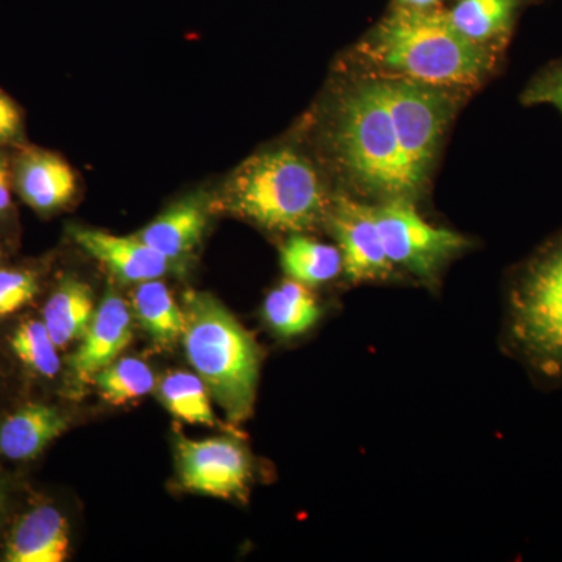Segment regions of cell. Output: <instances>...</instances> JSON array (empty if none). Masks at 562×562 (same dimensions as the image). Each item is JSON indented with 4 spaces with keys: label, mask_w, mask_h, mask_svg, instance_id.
I'll return each mask as SVG.
<instances>
[{
    "label": "cell",
    "mask_w": 562,
    "mask_h": 562,
    "mask_svg": "<svg viewBox=\"0 0 562 562\" xmlns=\"http://www.w3.org/2000/svg\"><path fill=\"white\" fill-rule=\"evenodd\" d=\"M330 203L312 162L299 151L277 149L243 162L216 206L268 231L301 233L327 221Z\"/></svg>",
    "instance_id": "3957f363"
},
{
    "label": "cell",
    "mask_w": 562,
    "mask_h": 562,
    "mask_svg": "<svg viewBox=\"0 0 562 562\" xmlns=\"http://www.w3.org/2000/svg\"><path fill=\"white\" fill-rule=\"evenodd\" d=\"M10 169L14 194L43 216L65 209L76 195V172L55 151L21 144L10 149Z\"/></svg>",
    "instance_id": "30bf717a"
},
{
    "label": "cell",
    "mask_w": 562,
    "mask_h": 562,
    "mask_svg": "<svg viewBox=\"0 0 562 562\" xmlns=\"http://www.w3.org/2000/svg\"><path fill=\"white\" fill-rule=\"evenodd\" d=\"M536 2L539 0H453L443 13L465 40L498 52L512 38L522 11Z\"/></svg>",
    "instance_id": "4fadbf2b"
},
{
    "label": "cell",
    "mask_w": 562,
    "mask_h": 562,
    "mask_svg": "<svg viewBox=\"0 0 562 562\" xmlns=\"http://www.w3.org/2000/svg\"><path fill=\"white\" fill-rule=\"evenodd\" d=\"M357 50L375 76L460 91L486 80L498 54L454 31L443 9H409L398 3Z\"/></svg>",
    "instance_id": "6da1fadb"
},
{
    "label": "cell",
    "mask_w": 562,
    "mask_h": 562,
    "mask_svg": "<svg viewBox=\"0 0 562 562\" xmlns=\"http://www.w3.org/2000/svg\"><path fill=\"white\" fill-rule=\"evenodd\" d=\"M333 160L355 194L414 202L425 191L403 154L397 127L379 76L355 80L333 105Z\"/></svg>",
    "instance_id": "7a4b0ae2"
},
{
    "label": "cell",
    "mask_w": 562,
    "mask_h": 562,
    "mask_svg": "<svg viewBox=\"0 0 562 562\" xmlns=\"http://www.w3.org/2000/svg\"><path fill=\"white\" fill-rule=\"evenodd\" d=\"M262 313L272 330L284 338L308 331L321 317L319 303L308 286L291 279L269 292Z\"/></svg>",
    "instance_id": "ffe728a7"
},
{
    "label": "cell",
    "mask_w": 562,
    "mask_h": 562,
    "mask_svg": "<svg viewBox=\"0 0 562 562\" xmlns=\"http://www.w3.org/2000/svg\"><path fill=\"white\" fill-rule=\"evenodd\" d=\"M160 397L166 408L187 424L214 425L209 390L201 376L172 372L160 383Z\"/></svg>",
    "instance_id": "44dd1931"
},
{
    "label": "cell",
    "mask_w": 562,
    "mask_h": 562,
    "mask_svg": "<svg viewBox=\"0 0 562 562\" xmlns=\"http://www.w3.org/2000/svg\"><path fill=\"white\" fill-rule=\"evenodd\" d=\"M183 313L181 341L192 368L228 419L246 420L260 376L257 342L220 301L205 292H188Z\"/></svg>",
    "instance_id": "277c9868"
},
{
    "label": "cell",
    "mask_w": 562,
    "mask_h": 562,
    "mask_svg": "<svg viewBox=\"0 0 562 562\" xmlns=\"http://www.w3.org/2000/svg\"><path fill=\"white\" fill-rule=\"evenodd\" d=\"M508 331L532 371L562 380V233L517 273L509 292Z\"/></svg>",
    "instance_id": "5b68a950"
},
{
    "label": "cell",
    "mask_w": 562,
    "mask_h": 562,
    "mask_svg": "<svg viewBox=\"0 0 562 562\" xmlns=\"http://www.w3.org/2000/svg\"><path fill=\"white\" fill-rule=\"evenodd\" d=\"M69 528L65 516L49 505L21 517L7 546L10 562H61L68 557Z\"/></svg>",
    "instance_id": "5bb4252c"
},
{
    "label": "cell",
    "mask_w": 562,
    "mask_h": 562,
    "mask_svg": "<svg viewBox=\"0 0 562 562\" xmlns=\"http://www.w3.org/2000/svg\"><path fill=\"white\" fill-rule=\"evenodd\" d=\"M92 316L94 302L91 288L74 277L58 283L43 310L44 325L58 349L81 338Z\"/></svg>",
    "instance_id": "e0dca14e"
},
{
    "label": "cell",
    "mask_w": 562,
    "mask_h": 562,
    "mask_svg": "<svg viewBox=\"0 0 562 562\" xmlns=\"http://www.w3.org/2000/svg\"><path fill=\"white\" fill-rule=\"evenodd\" d=\"M133 310L140 327L160 346H172L183 336V308L177 305L171 291L161 281L138 283L133 292Z\"/></svg>",
    "instance_id": "ac0fdd59"
},
{
    "label": "cell",
    "mask_w": 562,
    "mask_h": 562,
    "mask_svg": "<svg viewBox=\"0 0 562 562\" xmlns=\"http://www.w3.org/2000/svg\"><path fill=\"white\" fill-rule=\"evenodd\" d=\"M525 105H552L562 113V60L539 72L524 92Z\"/></svg>",
    "instance_id": "d4e9b609"
},
{
    "label": "cell",
    "mask_w": 562,
    "mask_h": 562,
    "mask_svg": "<svg viewBox=\"0 0 562 562\" xmlns=\"http://www.w3.org/2000/svg\"><path fill=\"white\" fill-rule=\"evenodd\" d=\"M38 276L29 268L0 266V317L20 312L38 292Z\"/></svg>",
    "instance_id": "cb8c5ba5"
},
{
    "label": "cell",
    "mask_w": 562,
    "mask_h": 562,
    "mask_svg": "<svg viewBox=\"0 0 562 562\" xmlns=\"http://www.w3.org/2000/svg\"><path fill=\"white\" fill-rule=\"evenodd\" d=\"M25 143L24 111L0 88V147L14 149Z\"/></svg>",
    "instance_id": "484cf974"
},
{
    "label": "cell",
    "mask_w": 562,
    "mask_h": 562,
    "mask_svg": "<svg viewBox=\"0 0 562 562\" xmlns=\"http://www.w3.org/2000/svg\"><path fill=\"white\" fill-rule=\"evenodd\" d=\"M13 183H11L10 149L0 147V227L13 217Z\"/></svg>",
    "instance_id": "4316f807"
},
{
    "label": "cell",
    "mask_w": 562,
    "mask_h": 562,
    "mask_svg": "<svg viewBox=\"0 0 562 562\" xmlns=\"http://www.w3.org/2000/svg\"><path fill=\"white\" fill-rule=\"evenodd\" d=\"M206 220L209 209L201 198L184 199L169 206L136 236L172 261L191 254L199 246Z\"/></svg>",
    "instance_id": "2e32d148"
},
{
    "label": "cell",
    "mask_w": 562,
    "mask_h": 562,
    "mask_svg": "<svg viewBox=\"0 0 562 562\" xmlns=\"http://www.w3.org/2000/svg\"><path fill=\"white\" fill-rule=\"evenodd\" d=\"M327 222L338 239L347 279L353 283L391 279L395 268L384 251L373 205L351 195H336Z\"/></svg>",
    "instance_id": "ba28073f"
},
{
    "label": "cell",
    "mask_w": 562,
    "mask_h": 562,
    "mask_svg": "<svg viewBox=\"0 0 562 562\" xmlns=\"http://www.w3.org/2000/svg\"><path fill=\"white\" fill-rule=\"evenodd\" d=\"M443 0H395V3L409 9L431 10L442 9Z\"/></svg>",
    "instance_id": "83f0119b"
},
{
    "label": "cell",
    "mask_w": 562,
    "mask_h": 562,
    "mask_svg": "<svg viewBox=\"0 0 562 562\" xmlns=\"http://www.w3.org/2000/svg\"><path fill=\"white\" fill-rule=\"evenodd\" d=\"M281 266L291 280L317 286L335 280L344 271L339 247L294 235L281 249Z\"/></svg>",
    "instance_id": "d6986e66"
},
{
    "label": "cell",
    "mask_w": 562,
    "mask_h": 562,
    "mask_svg": "<svg viewBox=\"0 0 562 562\" xmlns=\"http://www.w3.org/2000/svg\"><path fill=\"white\" fill-rule=\"evenodd\" d=\"M77 246L105 266L114 277L128 283L158 280L171 269V260L138 236H117L91 228L70 231Z\"/></svg>",
    "instance_id": "7c38bea8"
},
{
    "label": "cell",
    "mask_w": 562,
    "mask_h": 562,
    "mask_svg": "<svg viewBox=\"0 0 562 562\" xmlns=\"http://www.w3.org/2000/svg\"><path fill=\"white\" fill-rule=\"evenodd\" d=\"M92 382L103 401L120 406L149 394L155 387V375L146 362L122 358L106 366Z\"/></svg>",
    "instance_id": "7402d4cb"
},
{
    "label": "cell",
    "mask_w": 562,
    "mask_h": 562,
    "mask_svg": "<svg viewBox=\"0 0 562 562\" xmlns=\"http://www.w3.org/2000/svg\"><path fill=\"white\" fill-rule=\"evenodd\" d=\"M373 216L392 266L416 279H438L443 266L468 246L458 233L425 221L414 202H380L373 205Z\"/></svg>",
    "instance_id": "52a82bcc"
},
{
    "label": "cell",
    "mask_w": 562,
    "mask_h": 562,
    "mask_svg": "<svg viewBox=\"0 0 562 562\" xmlns=\"http://www.w3.org/2000/svg\"><path fill=\"white\" fill-rule=\"evenodd\" d=\"M179 472L187 490L228 498L246 492L250 462L246 450L233 439H181Z\"/></svg>",
    "instance_id": "9c48e42d"
},
{
    "label": "cell",
    "mask_w": 562,
    "mask_h": 562,
    "mask_svg": "<svg viewBox=\"0 0 562 562\" xmlns=\"http://www.w3.org/2000/svg\"><path fill=\"white\" fill-rule=\"evenodd\" d=\"M132 341V313L120 295L110 292L81 336L79 349L70 358L77 383H91L99 372L116 361Z\"/></svg>",
    "instance_id": "8fae6325"
},
{
    "label": "cell",
    "mask_w": 562,
    "mask_h": 562,
    "mask_svg": "<svg viewBox=\"0 0 562 562\" xmlns=\"http://www.w3.org/2000/svg\"><path fill=\"white\" fill-rule=\"evenodd\" d=\"M66 428L68 419L58 409L32 403L0 425V454L13 461L33 460Z\"/></svg>",
    "instance_id": "9a60e30c"
},
{
    "label": "cell",
    "mask_w": 562,
    "mask_h": 562,
    "mask_svg": "<svg viewBox=\"0 0 562 562\" xmlns=\"http://www.w3.org/2000/svg\"><path fill=\"white\" fill-rule=\"evenodd\" d=\"M2 501H3V495H2V491H0V509H2Z\"/></svg>",
    "instance_id": "f546056e"
},
{
    "label": "cell",
    "mask_w": 562,
    "mask_h": 562,
    "mask_svg": "<svg viewBox=\"0 0 562 562\" xmlns=\"http://www.w3.org/2000/svg\"><path fill=\"white\" fill-rule=\"evenodd\" d=\"M11 349L29 369L46 379L60 372L58 347L43 321H27L11 336Z\"/></svg>",
    "instance_id": "603a6c76"
},
{
    "label": "cell",
    "mask_w": 562,
    "mask_h": 562,
    "mask_svg": "<svg viewBox=\"0 0 562 562\" xmlns=\"http://www.w3.org/2000/svg\"><path fill=\"white\" fill-rule=\"evenodd\" d=\"M379 77L406 161L427 187L439 146L460 103V90Z\"/></svg>",
    "instance_id": "8992f818"
},
{
    "label": "cell",
    "mask_w": 562,
    "mask_h": 562,
    "mask_svg": "<svg viewBox=\"0 0 562 562\" xmlns=\"http://www.w3.org/2000/svg\"><path fill=\"white\" fill-rule=\"evenodd\" d=\"M3 265V251L0 250V266Z\"/></svg>",
    "instance_id": "f1b7e54d"
}]
</instances>
